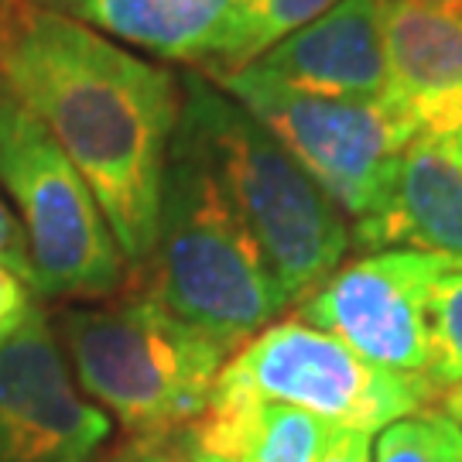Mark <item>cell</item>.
<instances>
[{"label": "cell", "instance_id": "19", "mask_svg": "<svg viewBox=\"0 0 462 462\" xmlns=\"http://www.w3.org/2000/svg\"><path fill=\"white\" fill-rule=\"evenodd\" d=\"M32 309V288L24 281H17L11 271L0 267V336H7Z\"/></svg>", "mask_w": 462, "mask_h": 462}, {"label": "cell", "instance_id": "13", "mask_svg": "<svg viewBox=\"0 0 462 462\" xmlns=\"http://www.w3.org/2000/svg\"><path fill=\"white\" fill-rule=\"evenodd\" d=\"M339 435L319 414L213 383L206 411L189 429V452L213 462H322Z\"/></svg>", "mask_w": 462, "mask_h": 462}, {"label": "cell", "instance_id": "9", "mask_svg": "<svg viewBox=\"0 0 462 462\" xmlns=\"http://www.w3.org/2000/svg\"><path fill=\"white\" fill-rule=\"evenodd\" d=\"M110 414L72 377L59 332L32 309L0 339V462H97Z\"/></svg>", "mask_w": 462, "mask_h": 462}, {"label": "cell", "instance_id": "12", "mask_svg": "<svg viewBox=\"0 0 462 462\" xmlns=\"http://www.w3.org/2000/svg\"><path fill=\"white\" fill-rule=\"evenodd\" d=\"M93 32L171 62L206 72L226 66L240 0H34Z\"/></svg>", "mask_w": 462, "mask_h": 462}, {"label": "cell", "instance_id": "15", "mask_svg": "<svg viewBox=\"0 0 462 462\" xmlns=\"http://www.w3.org/2000/svg\"><path fill=\"white\" fill-rule=\"evenodd\" d=\"M332 4L339 0H240V17H236V34H233L226 66L213 72L254 66L267 49H274L288 34H295L309 21L326 14Z\"/></svg>", "mask_w": 462, "mask_h": 462}, {"label": "cell", "instance_id": "4", "mask_svg": "<svg viewBox=\"0 0 462 462\" xmlns=\"http://www.w3.org/2000/svg\"><path fill=\"white\" fill-rule=\"evenodd\" d=\"M144 267H151L148 295L233 349L288 309L223 185L179 137L171 141L154 247Z\"/></svg>", "mask_w": 462, "mask_h": 462}, {"label": "cell", "instance_id": "8", "mask_svg": "<svg viewBox=\"0 0 462 462\" xmlns=\"http://www.w3.org/2000/svg\"><path fill=\"white\" fill-rule=\"evenodd\" d=\"M442 264V257L414 247L370 250L336 267L301 301L298 319L336 336L370 364L425 377L429 295Z\"/></svg>", "mask_w": 462, "mask_h": 462}, {"label": "cell", "instance_id": "11", "mask_svg": "<svg viewBox=\"0 0 462 462\" xmlns=\"http://www.w3.org/2000/svg\"><path fill=\"white\" fill-rule=\"evenodd\" d=\"M387 99L414 124V131L462 127V11L387 0Z\"/></svg>", "mask_w": 462, "mask_h": 462}, {"label": "cell", "instance_id": "20", "mask_svg": "<svg viewBox=\"0 0 462 462\" xmlns=\"http://www.w3.org/2000/svg\"><path fill=\"white\" fill-rule=\"evenodd\" d=\"M322 462H370V435L366 431L339 429Z\"/></svg>", "mask_w": 462, "mask_h": 462}, {"label": "cell", "instance_id": "10", "mask_svg": "<svg viewBox=\"0 0 462 462\" xmlns=\"http://www.w3.org/2000/svg\"><path fill=\"white\" fill-rule=\"evenodd\" d=\"M383 7L387 0H339L267 49L254 69L315 97H387Z\"/></svg>", "mask_w": 462, "mask_h": 462}, {"label": "cell", "instance_id": "2", "mask_svg": "<svg viewBox=\"0 0 462 462\" xmlns=\"http://www.w3.org/2000/svg\"><path fill=\"white\" fill-rule=\"evenodd\" d=\"M175 137L196 151L223 185L236 216L264 254L288 305L322 288L353 247V230L329 192L295 154L202 72H182Z\"/></svg>", "mask_w": 462, "mask_h": 462}, {"label": "cell", "instance_id": "27", "mask_svg": "<svg viewBox=\"0 0 462 462\" xmlns=\"http://www.w3.org/2000/svg\"><path fill=\"white\" fill-rule=\"evenodd\" d=\"M0 4H4V0H0Z\"/></svg>", "mask_w": 462, "mask_h": 462}, {"label": "cell", "instance_id": "24", "mask_svg": "<svg viewBox=\"0 0 462 462\" xmlns=\"http://www.w3.org/2000/svg\"><path fill=\"white\" fill-rule=\"evenodd\" d=\"M421 4H439V7H456V11H462V0H421Z\"/></svg>", "mask_w": 462, "mask_h": 462}, {"label": "cell", "instance_id": "3", "mask_svg": "<svg viewBox=\"0 0 462 462\" xmlns=\"http://www.w3.org/2000/svg\"><path fill=\"white\" fill-rule=\"evenodd\" d=\"M59 343L83 394L144 446L189 435L209 404L219 370L236 353L168 312L148 291L62 312Z\"/></svg>", "mask_w": 462, "mask_h": 462}, {"label": "cell", "instance_id": "25", "mask_svg": "<svg viewBox=\"0 0 462 462\" xmlns=\"http://www.w3.org/2000/svg\"><path fill=\"white\" fill-rule=\"evenodd\" d=\"M179 462H213V459H206V456H196V452H189V448H185V456Z\"/></svg>", "mask_w": 462, "mask_h": 462}, {"label": "cell", "instance_id": "17", "mask_svg": "<svg viewBox=\"0 0 462 462\" xmlns=\"http://www.w3.org/2000/svg\"><path fill=\"white\" fill-rule=\"evenodd\" d=\"M374 462H448V418L421 411L380 431Z\"/></svg>", "mask_w": 462, "mask_h": 462}, {"label": "cell", "instance_id": "23", "mask_svg": "<svg viewBox=\"0 0 462 462\" xmlns=\"http://www.w3.org/2000/svg\"><path fill=\"white\" fill-rule=\"evenodd\" d=\"M448 462H462V429L448 421Z\"/></svg>", "mask_w": 462, "mask_h": 462}, {"label": "cell", "instance_id": "5", "mask_svg": "<svg viewBox=\"0 0 462 462\" xmlns=\"http://www.w3.org/2000/svg\"><path fill=\"white\" fill-rule=\"evenodd\" d=\"M202 76L257 116L329 192L349 219L356 247H383L397 165L418 134L391 99L315 97L278 83L254 66Z\"/></svg>", "mask_w": 462, "mask_h": 462}, {"label": "cell", "instance_id": "21", "mask_svg": "<svg viewBox=\"0 0 462 462\" xmlns=\"http://www.w3.org/2000/svg\"><path fill=\"white\" fill-rule=\"evenodd\" d=\"M110 462H179V456H171L168 446H144V442H131V448L116 452Z\"/></svg>", "mask_w": 462, "mask_h": 462}, {"label": "cell", "instance_id": "18", "mask_svg": "<svg viewBox=\"0 0 462 462\" xmlns=\"http://www.w3.org/2000/svg\"><path fill=\"white\" fill-rule=\"evenodd\" d=\"M0 267L11 271L17 281H24L34 291V271L32 257H28V244H24V233H21L14 213L7 209L4 199H0Z\"/></svg>", "mask_w": 462, "mask_h": 462}, {"label": "cell", "instance_id": "26", "mask_svg": "<svg viewBox=\"0 0 462 462\" xmlns=\"http://www.w3.org/2000/svg\"><path fill=\"white\" fill-rule=\"evenodd\" d=\"M0 339H4V336H0Z\"/></svg>", "mask_w": 462, "mask_h": 462}, {"label": "cell", "instance_id": "16", "mask_svg": "<svg viewBox=\"0 0 462 462\" xmlns=\"http://www.w3.org/2000/svg\"><path fill=\"white\" fill-rule=\"evenodd\" d=\"M425 377L442 394L462 383V264H442L429 295V366Z\"/></svg>", "mask_w": 462, "mask_h": 462}, {"label": "cell", "instance_id": "7", "mask_svg": "<svg viewBox=\"0 0 462 462\" xmlns=\"http://www.w3.org/2000/svg\"><path fill=\"white\" fill-rule=\"evenodd\" d=\"M216 383L261 401L291 404L339 429L383 431L439 401L421 374H401L364 360L329 332L301 319H281L233 353Z\"/></svg>", "mask_w": 462, "mask_h": 462}, {"label": "cell", "instance_id": "6", "mask_svg": "<svg viewBox=\"0 0 462 462\" xmlns=\"http://www.w3.org/2000/svg\"><path fill=\"white\" fill-rule=\"evenodd\" d=\"M0 199L24 233L38 295L99 301L120 288L127 261L97 196L4 72Z\"/></svg>", "mask_w": 462, "mask_h": 462}, {"label": "cell", "instance_id": "1", "mask_svg": "<svg viewBox=\"0 0 462 462\" xmlns=\"http://www.w3.org/2000/svg\"><path fill=\"white\" fill-rule=\"evenodd\" d=\"M0 72L97 196L127 264H148L182 79L34 0L0 4Z\"/></svg>", "mask_w": 462, "mask_h": 462}, {"label": "cell", "instance_id": "14", "mask_svg": "<svg viewBox=\"0 0 462 462\" xmlns=\"http://www.w3.org/2000/svg\"><path fill=\"white\" fill-rule=\"evenodd\" d=\"M383 247H414L462 264V127L421 131L404 148Z\"/></svg>", "mask_w": 462, "mask_h": 462}, {"label": "cell", "instance_id": "22", "mask_svg": "<svg viewBox=\"0 0 462 462\" xmlns=\"http://www.w3.org/2000/svg\"><path fill=\"white\" fill-rule=\"evenodd\" d=\"M439 411L446 414L452 425L462 429V383H456V387H448V391L439 394Z\"/></svg>", "mask_w": 462, "mask_h": 462}]
</instances>
